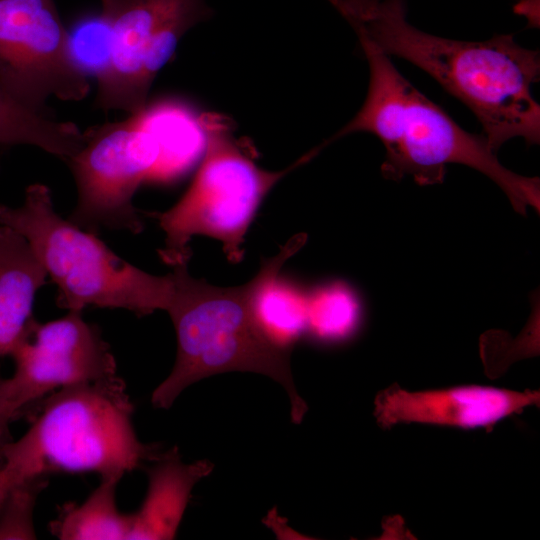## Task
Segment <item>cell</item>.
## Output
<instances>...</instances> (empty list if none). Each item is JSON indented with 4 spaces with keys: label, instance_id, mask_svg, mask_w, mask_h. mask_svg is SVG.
I'll use <instances>...</instances> for the list:
<instances>
[{
    "label": "cell",
    "instance_id": "ffe728a7",
    "mask_svg": "<svg viewBox=\"0 0 540 540\" xmlns=\"http://www.w3.org/2000/svg\"><path fill=\"white\" fill-rule=\"evenodd\" d=\"M17 415L10 398L8 379L0 378V461L3 459V451L12 441L9 423Z\"/></svg>",
    "mask_w": 540,
    "mask_h": 540
},
{
    "label": "cell",
    "instance_id": "8992f818",
    "mask_svg": "<svg viewBox=\"0 0 540 540\" xmlns=\"http://www.w3.org/2000/svg\"><path fill=\"white\" fill-rule=\"evenodd\" d=\"M199 122L205 148L190 186L174 206L150 214L165 234L159 255L170 266L189 261L194 235L219 240L228 260L239 262L245 235L265 196L287 173L317 155L313 149L284 170L268 171L239 145L227 117L203 113Z\"/></svg>",
    "mask_w": 540,
    "mask_h": 540
},
{
    "label": "cell",
    "instance_id": "277c9868",
    "mask_svg": "<svg viewBox=\"0 0 540 540\" xmlns=\"http://www.w3.org/2000/svg\"><path fill=\"white\" fill-rule=\"evenodd\" d=\"M133 404L118 376L63 387L48 395L27 432L3 451L18 483L50 473L122 478L154 449L132 423Z\"/></svg>",
    "mask_w": 540,
    "mask_h": 540
},
{
    "label": "cell",
    "instance_id": "e0dca14e",
    "mask_svg": "<svg viewBox=\"0 0 540 540\" xmlns=\"http://www.w3.org/2000/svg\"><path fill=\"white\" fill-rule=\"evenodd\" d=\"M360 316L358 299L343 282H333L307 295V330L322 340H340L356 328Z\"/></svg>",
    "mask_w": 540,
    "mask_h": 540
},
{
    "label": "cell",
    "instance_id": "7402d4cb",
    "mask_svg": "<svg viewBox=\"0 0 540 540\" xmlns=\"http://www.w3.org/2000/svg\"><path fill=\"white\" fill-rule=\"evenodd\" d=\"M513 10L514 13L526 18L528 27H539V0H519Z\"/></svg>",
    "mask_w": 540,
    "mask_h": 540
},
{
    "label": "cell",
    "instance_id": "30bf717a",
    "mask_svg": "<svg viewBox=\"0 0 540 540\" xmlns=\"http://www.w3.org/2000/svg\"><path fill=\"white\" fill-rule=\"evenodd\" d=\"M10 356L15 372L9 392L17 415L56 389L117 375L109 344L82 311L46 323L34 318Z\"/></svg>",
    "mask_w": 540,
    "mask_h": 540
},
{
    "label": "cell",
    "instance_id": "7a4b0ae2",
    "mask_svg": "<svg viewBox=\"0 0 540 540\" xmlns=\"http://www.w3.org/2000/svg\"><path fill=\"white\" fill-rule=\"evenodd\" d=\"M369 66V84L356 115L331 138L356 132L375 135L385 147L382 175L393 181L411 176L419 185L442 183L448 164L473 168L496 183L513 208L525 215L540 209L538 177H526L504 167L484 135L464 130L442 107L431 101L395 67L391 57L358 37Z\"/></svg>",
    "mask_w": 540,
    "mask_h": 540
},
{
    "label": "cell",
    "instance_id": "7c38bea8",
    "mask_svg": "<svg viewBox=\"0 0 540 540\" xmlns=\"http://www.w3.org/2000/svg\"><path fill=\"white\" fill-rule=\"evenodd\" d=\"M48 275L27 240L0 225V358L11 355L33 317L38 290Z\"/></svg>",
    "mask_w": 540,
    "mask_h": 540
},
{
    "label": "cell",
    "instance_id": "5bb4252c",
    "mask_svg": "<svg viewBox=\"0 0 540 540\" xmlns=\"http://www.w3.org/2000/svg\"><path fill=\"white\" fill-rule=\"evenodd\" d=\"M212 469L200 461L184 464L171 452L149 472V486L140 509L131 514L128 539H173L195 483Z\"/></svg>",
    "mask_w": 540,
    "mask_h": 540
},
{
    "label": "cell",
    "instance_id": "4fadbf2b",
    "mask_svg": "<svg viewBox=\"0 0 540 540\" xmlns=\"http://www.w3.org/2000/svg\"><path fill=\"white\" fill-rule=\"evenodd\" d=\"M306 239L302 233L291 238L277 255L263 260L260 271L248 282L256 320L272 341L287 349L307 330L308 293L280 276V271Z\"/></svg>",
    "mask_w": 540,
    "mask_h": 540
},
{
    "label": "cell",
    "instance_id": "44dd1931",
    "mask_svg": "<svg viewBox=\"0 0 540 540\" xmlns=\"http://www.w3.org/2000/svg\"><path fill=\"white\" fill-rule=\"evenodd\" d=\"M351 25L366 17L382 0H327Z\"/></svg>",
    "mask_w": 540,
    "mask_h": 540
},
{
    "label": "cell",
    "instance_id": "3957f363",
    "mask_svg": "<svg viewBox=\"0 0 540 540\" xmlns=\"http://www.w3.org/2000/svg\"><path fill=\"white\" fill-rule=\"evenodd\" d=\"M187 264L172 266L174 295L167 312L176 330L177 356L171 373L152 393L153 406L170 408L185 388L205 377L250 371L285 388L292 421L299 424L307 406L292 378L289 349L272 341L256 320L249 284L213 286L192 277Z\"/></svg>",
    "mask_w": 540,
    "mask_h": 540
},
{
    "label": "cell",
    "instance_id": "603a6c76",
    "mask_svg": "<svg viewBox=\"0 0 540 540\" xmlns=\"http://www.w3.org/2000/svg\"><path fill=\"white\" fill-rule=\"evenodd\" d=\"M19 484L13 473L5 466H0V511L12 489Z\"/></svg>",
    "mask_w": 540,
    "mask_h": 540
},
{
    "label": "cell",
    "instance_id": "8fae6325",
    "mask_svg": "<svg viewBox=\"0 0 540 540\" xmlns=\"http://www.w3.org/2000/svg\"><path fill=\"white\" fill-rule=\"evenodd\" d=\"M538 391L482 386L411 392L394 384L375 399V417L387 428L398 423H426L488 428L526 407L539 404Z\"/></svg>",
    "mask_w": 540,
    "mask_h": 540
},
{
    "label": "cell",
    "instance_id": "ac0fdd59",
    "mask_svg": "<svg viewBox=\"0 0 540 540\" xmlns=\"http://www.w3.org/2000/svg\"><path fill=\"white\" fill-rule=\"evenodd\" d=\"M67 31L73 60L87 77L97 79L110 61L111 30L107 17L101 9L81 14Z\"/></svg>",
    "mask_w": 540,
    "mask_h": 540
},
{
    "label": "cell",
    "instance_id": "9c48e42d",
    "mask_svg": "<svg viewBox=\"0 0 540 540\" xmlns=\"http://www.w3.org/2000/svg\"><path fill=\"white\" fill-rule=\"evenodd\" d=\"M0 84L42 113L52 96L80 101L89 94L54 0H0Z\"/></svg>",
    "mask_w": 540,
    "mask_h": 540
},
{
    "label": "cell",
    "instance_id": "d6986e66",
    "mask_svg": "<svg viewBox=\"0 0 540 540\" xmlns=\"http://www.w3.org/2000/svg\"><path fill=\"white\" fill-rule=\"evenodd\" d=\"M46 477H35L17 484L0 511V539L36 538L32 512Z\"/></svg>",
    "mask_w": 540,
    "mask_h": 540
},
{
    "label": "cell",
    "instance_id": "9a60e30c",
    "mask_svg": "<svg viewBox=\"0 0 540 540\" xmlns=\"http://www.w3.org/2000/svg\"><path fill=\"white\" fill-rule=\"evenodd\" d=\"M82 142L83 132L75 123L30 109L0 84V146H36L66 162Z\"/></svg>",
    "mask_w": 540,
    "mask_h": 540
},
{
    "label": "cell",
    "instance_id": "52a82bcc",
    "mask_svg": "<svg viewBox=\"0 0 540 540\" xmlns=\"http://www.w3.org/2000/svg\"><path fill=\"white\" fill-rule=\"evenodd\" d=\"M162 156L158 135L146 107L122 121L89 127L68 164L77 188L69 220L84 230H143L133 197L154 180Z\"/></svg>",
    "mask_w": 540,
    "mask_h": 540
},
{
    "label": "cell",
    "instance_id": "ba28073f",
    "mask_svg": "<svg viewBox=\"0 0 540 540\" xmlns=\"http://www.w3.org/2000/svg\"><path fill=\"white\" fill-rule=\"evenodd\" d=\"M111 30L110 61L96 79V105L129 114L142 111L159 71L183 35L208 20L205 0H100Z\"/></svg>",
    "mask_w": 540,
    "mask_h": 540
},
{
    "label": "cell",
    "instance_id": "6da1fadb",
    "mask_svg": "<svg viewBox=\"0 0 540 540\" xmlns=\"http://www.w3.org/2000/svg\"><path fill=\"white\" fill-rule=\"evenodd\" d=\"M351 27L357 37L420 68L462 102L494 153L516 137L539 144L540 106L532 86L540 78V53L521 46L514 35L462 41L429 34L409 23L405 0H382Z\"/></svg>",
    "mask_w": 540,
    "mask_h": 540
},
{
    "label": "cell",
    "instance_id": "2e32d148",
    "mask_svg": "<svg viewBox=\"0 0 540 540\" xmlns=\"http://www.w3.org/2000/svg\"><path fill=\"white\" fill-rule=\"evenodd\" d=\"M121 478H101L99 486L79 505H65L51 522V532L63 540L128 539L131 514L121 513L116 489Z\"/></svg>",
    "mask_w": 540,
    "mask_h": 540
},
{
    "label": "cell",
    "instance_id": "5b68a950",
    "mask_svg": "<svg viewBox=\"0 0 540 540\" xmlns=\"http://www.w3.org/2000/svg\"><path fill=\"white\" fill-rule=\"evenodd\" d=\"M0 225L27 240L56 284V303L63 309L94 306L144 316L171 305L172 273L150 274L119 257L95 233L64 219L44 184L28 186L18 207L0 204Z\"/></svg>",
    "mask_w": 540,
    "mask_h": 540
}]
</instances>
